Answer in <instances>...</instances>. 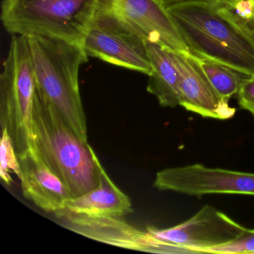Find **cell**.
<instances>
[{
	"label": "cell",
	"instance_id": "12",
	"mask_svg": "<svg viewBox=\"0 0 254 254\" xmlns=\"http://www.w3.org/2000/svg\"><path fill=\"white\" fill-rule=\"evenodd\" d=\"M20 160L22 191L26 199L47 212L66 209L72 195L62 180L53 173L35 150Z\"/></svg>",
	"mask_w": 254,
	"mask_h": 254
},
{
	"label": "cell",
	"instance_id": "10",
	"mask_svg": "<svg viewBox=\"0 0 254 254\" xmlns=\"http://www.w3.org/2000/svg\"><path fill=\"white\" fill-rule=\"evenodd\" d=\"M112 11L147 42L190 53L166 5L159 0H113Z\"/></svg>",
	"mask_w": 254,
	"mask_h": 254
},
{
	"label": "cell",
	"instance_id": "9",
	"mask_svg": "<svg viewBox=\"0 0 254 254\" xmlns=\"http://www.w3.org/2000/svg\"><path fill=\"white\" fill-rule=\"evenodd\" d=\"M63 227L93 240L126 249L167 254L163 242L119 217L89 216L64 209L56 212Z\"/></svg>",
	"mask_w": 254,
	"mask_h": 254
},
{
	"label": "cell",
	"instance_id": "5",
	"mask_svg": "<svg viewBox=\"0 0 254 254\" xmlns=\"http://www.w3.org/2000/svg\"><path fill=\"white\" fill-rule=\"evenodd\" d=\"M38 81L28 38L14 35L0 75V123L18 158L34 148L33 108Z\"/></svg>",
	"mask_w": 254,
	"mask_h": 254
},
{
	"label": "cell",
	"instance_id": "8",
	"mask_svg": "<svg viewBox=\"0 0 254 254\" xmlns=\"http://www.w3.org/2000/svg\"><path fill=\"white\" fill-rule=\"evenodd\" d=\"M154 187L187 195L230 194L254 195V173L192 164L156 174Z\"/></svg>",
	"mask_w": 254,
	"mask_h": 254
},
{
	"label": "cell",
	"instance_id": "13",
	"mask_svg": "<svg viewBox=\"0 0 254 254\" xmlns=\"http://www.w3.org/2000/svg\"><path fill=\"white\" fill-rule=\"evenodd\" d=\"M66 209L75 213L97 217L120 218L133 212L130 199L113 182L103 166L98 187L79 197L71 198Z\"/></svg>",
	"mask_w": 254,
	"mask_h": 254
},
{
	"label": "cell",
	"instance_id": "15",
	"mask_svg": "<svg viewBox=\"0 0 254 254\" xmlns=\"http://www.w3.org/2000/svg\"><path fill=\"white\" fill-rule=\"evenodd\" d=\"M192 56L197 64L204 72L215 91L224 100L229 102L234 95L237 94L243 78L240 72L224 65Z\"/></svg>",
	"mask_w": 254,
	"mask_h": 254
},
{
	"label": "cell",
	"instance_id": "3",
	"mask_svg": "<svg viewBox=\"0 0 254 254\" xmlns=\"http://www.w3.org/2000/svg\"><path fill=\"white\" fill-rule=\"evenodd\" d=\"M26 38L41 93L74 132L87 142V120L78 83L80 66L88 62L84 47L38 35Z\"/></svg>",
	"mask_w": 254,
	"mask_h": 254
},
{
	"label": "cell",
	"instance_id": "11",
	"mask_svg": "<svg viewBox=\"0 0 254 254\" xmlns=\"http://www.w3.org/2000/svg\"><path fill=\"white\" fill-rule=\"evenodd\" d=\"M166 50L179 74L181 106L204 118L226 120L234 117L236 110L215 91L191 53Z\"/></svg>",
	"mask_w": 254,
	"mask_h": 254
},
{
	"label": "cell",
	"instance_id": "2",
	"mask_svg": "<svg viewBox=\"0 0 254 254\" xmlns=\"http://www.w3.org/2000/svg\"><path fill=\"white\" fill-rule=\"evenodd\" d=\"M32 130L33 149L62 180L72 197L98 187L102 166L94 150L66 124L39 86L34 103Z\"/></svg>",
	"mask_w": 254,
	"mask_h": 254
},
{
	"label": "cell",
	"instance_id": "6",
	"mask_svg": "<svg viewBox=\"0 0 254 254\" xmlns=\"http://www.w3.org/2000/svg\"><path fill=\"white\" fill-rule=\"evenodd\" d=\"M83 47L88 57L147 75L152 72L146 41L124 23L112 7L96 19Z\"/></svg>",
	"mask_w": 254,
	"mask_h": 254
},
{
	"label": "cell",
	"instance_id": "4",
	"mask_svg": "<svg viewBox=\"0 0 254 254\" xmlns=\"http://www.w3.org/2000/svg\"><path fill=\"white\" fill-rule=\"evenodd\" d=\"M113 0H3L1 20L8 33L82 44Z\"/></svg>",
	"mask_w": 254,
	"mask_h": 254
},
{
	"label": "cell",
	"instance_id": "19",
	"mask_svg": "<svg viewBox=\"0 0 254 254\" xmlns=\"http://www.w3.org/2000/svg\"><path fill=\"white\" fill-rule=\"evenodd\" d=\"M159 1L163 2L165 5H168V4L173 3V2H178V1H182V0H159Z\"/></svg>",
	"mask_w": 254,
	"mask_h": 254
},
{
	"label": "cell",
	"instance_id": "17",
	"mask_svg": "<svg viewBox=\"0 0 254 254\" xmlns=\"http://www.w3.org/2000/svg\"><path fill=\"white\" fill-rule=\"evenodd\" d=\"M206 254H254V230L244 229L233 240L206 250Z\"/></svg>",
	"mask_w": 254,
	"mask_h": 254
},
{
	"label": "cell",
	"instance_id": "1",
	"mask_svg": "<svg viewBox=\"0 0 254 254\" xmlns=\"http://www.w3.org/2000/svg\"><path fill=\"white\" fill-rule=\"evenodd\" d=\"M166 6L191 54L254 76V32L221 0Z\"/></svg>",
	"mask_w": 254,
	"mask_h": 254
},
{
	"label": "cell",
	"instance_id": "14",
	"mask_svg": "<svg viewBox=\"0 0 254 254\" xmlns=\"http://www.w3.org/2000/svg\"><path fill=\"white\" fill-rule=\"evenodd\" d=\"M152 72L148 75L147 91L157 98L162 107L181 106L179 74L167 50L158 44L147 42Z\"/></svg>",
	"mask_w": 254,
	"mask_h": 254
},
{
	"label": "cell",
	"instance_id": "18",
	"mask_svg": "<svg viewBox=\"0 0 254 254\" xmlns=\"http://www.w3.org/2000/svg\"><path fill=\"white\" fill-rule=\"evenodd\" d=\"M237 98L240 108L249 111L254 117V76L242 79Z\"/></svg>",
	"mask_w": 254,
	"mask_h": 254
},
{
	"label": "cell",
	"instance_id": "16",
	"mask_svg": "<svg viewBox=\"0 0 254 254\" xmlns=\"http://www.w3.org/2000/svg\"><path fill=\"white\" fill-rule=\"evenodd\" d=\"M11 173L15 174L20 180L22 172L20 160L17 157L12 139L6 129H2L0 141V177L7 185L12 182Z\"/></svg>",
	"mask_w": 254,
	"mask_h": 254
},
{
	"label": "cell",
	"instance_id": "7",
	"mask_svg": "<svg viewBox=\"0 0 254 254\" xmlns=\"http://www.w3.org/2000/svg\"><path fill=\"white\" fill-rule=\"evenodd\" d=\"M245 227L211 205H205L184 222L166 229L148 227L147 231L163 242L167 254H206L212 247L237 237Z\"/></svg>",
	"mask_w": 254,
	"mask_h": 254
}]
</instances>
